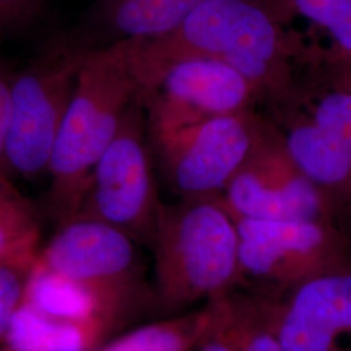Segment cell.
Listing matches in <instances>:
<instances>
[{"instance_id": "obj_10", "label": "cell", "mask_w": 351, "mask_h": 351, "mask_svg": "<svg viewBox=\"0 0 351 351\" xmlns=\"http://www.w3.org/2000/svg\"><path fill=\"white\" fill-rule=\"evenodd\" d=\"M147 129L160 130L252 110L256 90L230 65L188 58L167 65L141 90Z\"/></svg>"}, {"instance_id": "obj_19", "label": "cell", "mask_w": 351, "mask_h": 351, "mask_svg": "<svg viewBox=\"0 0 351 351\" xmlns=\"http://www.w3.org/2000/svg\"><path fill=\"white\" fill-rule=\"evenodd\" d=\"M207 311L177 316L124 335L98 351H193L206 324Z\"/></svg>"}, {"instance_id": "obj_25", "label": "cell", "mask_w": 351, "mask_h": 351, "mask_svg": "<svg viewBox=\"0 0 351 351\" xmlns=\"http://www.w3.org/2000/svg\"><path fill=\"white\" fill-rule=\"evenodd\" d=\"M342 229L346 232V234L350 237L351 239V211L346 215V217L342 221Z\"/></svg>"}, {"instance_id": "obj_6", "label": "cell", "mask_w": 351, "mask_h": 351, "mask_svg": "<svg viewBox=\"0 0 351 351\" xmlns=\"http://www.w3.org/2000/svg\"><path fill=\"white\" fill-rule=\"evenodd\" d=\"M90 47L59 45L13 72L11 112L3 172L34 178L49 175L51 159L78 71Z\"/></svg>"}, {"instance_id": "obj_14", "label": "cell", "mask_w": 351, "mask_h": 351, "mask_svg": "<svg viewBox=\"0 0 351 351\" xmlns=\"http://www.w3.org/2000/svg\"><path fill=\"white\" fill-rule=\"evenodd\" d=\"M113 332L103 322H68L40 314L23 302L13 316L4 351H93Z\"/></svg>"}, {"instance_id": "obj_3", "label": "cell", "mask_w": 351, "mask_h": 351, "mask_svg": "<svg viewBox=\"0 0 351 351\" xmlns=\"http://www.w3.org/2000/svg\"><path fill=\"white\" fill-rule=\"evenodd\" d=\"M150 250L154 293L165 311L206 303L241 285L237 228L217 197L163 203Z\"/></svg>"}, {"instance_id": "obj_20", "label": "cell", "mask_w": 351, "mask_h": 351, "mask_svg": "<svg viewBox=\"0 0 351 351\" xmlns=\"http://www.w3.org/2000/svg\"><path fill=\"white\" fill-rule=\"evenodd\" d=\"M322 82L324 86H298L287 101L351 149V91Z\"/></svg>"}, {"instance_id": "obj_1", "label": "cell", "mask_w": 351, "mask_h": 351, "mask_svg": "<svg viewBox=\"0 0 351 351\" xmlns=\"http://www.w3.org/2000/svg\"><path fill=\"white\" fill-rule=\"evenodd\" d=\"M293 47L262 0H204L173 32L134 43L139 90L163 68L188 58H211L230 65L271 106L288 99L295 85L289 58Z\"/></svg>"}, {"instance_id": "obj_9", "label": "cell", "mask_w": 351, "mask_h": 351, "mask_svg": "<svg viewBox=\"0 0 351 351\" xmlns=\"http://www.w3.org/2000/svg\"><path fill=\"white\" fill-rule=\"evenodd\" d=\"M217 198L234 219L339 224L326 198L290 159L272 121L263 119L250 152Z\"/></svg>"}, {"instance_id": "obj_7", "label": "cell", "mask_w": 351, "mask_h": 351, "mask_svg": "<svg viewBox=\"0 0 351 351\" xmlns=\"http://www.w3.org/2000/svg\"><path fill=\"white\" fill-rule=\"evenodd\" d=\"M147 134L139 97L95 165L73 219L112 226L150 249L163 202L158 194Z\"/></svg>"}, {"instance_id": "obj_22", "label": "cell", "mask_w": 351, "mask_h": 351, "mask_svg": "<svg viewBox=\"0 0 351 351\" xmlns=\"http://www.w3.org/2000/svg\"><path fill=\"white\" fill-rule=\"evenodd\" d=\"M45 0H0V36L29 25L43 8Z\"/></svg>"}, {"instance_id": "obj_11", "label": "cell", "mask_w": 351, "mask_h": 351, "mask_svg": "<svg viewBox=\"0 0 351 351\" xmlns=\"http://www.w3.org/2000/svg\"><path fill=\"white\" fill-rule=\"evenodd\" d=\"M261 297L284 350L351 351V265Z\"/></svg>"}, {"instance_id": "obj_17", "label": "cell", "mask_w": 351, "mask_h": 351, "mask_svg": "<svg viewBox=\"0 0 351 351\" xmlns=\"http://www.w3.org/2000/svg\"><path fill=\"white\" fill-rule=\"evenodd\" d=\"M24 303L50 317L68 322L98 320L113 328L101 314L91 295L68 278L36 263L26 284Z\"/></svg>"}, {"instance_id": "obj_16", "label": "cell", "mask_w": 351, "mask_h": 351, "mask_svg": "<svg viewBox=\"0 0 351 351\" xmlns=\"http://www.w3.org/2000/svg\"><path fill=\"white\" fill-rule=\"evenodd\" d=\"M40 234L33 202L0 172V265L32 272L42 251Z\"/></svg>"}, {"instance_id": "obj_12", "label": "cell", "mask_w": 351, "mask_h": 351, "mask_svg": "<svg viewBox=\"0 0 351 351\" xmlns=\"http://www.w3.org/2000/svg\"><path fill=\"white\" fill-rule=\"evenodd\" d=\"M272 124L290 159L320 191L339 219L351 211V149L326 133L291 101L272 106Z\"/></svg>"}, {"instance_id": "obj_5", "label": "cell", "mask_w": 351, "mask_h": 351, "mask_svg": "<svg viewBox=\"0 0 351 351\" xmlns=\"http://www.w3.org/2000/svg\"><path fill=\"white\" fill-rule=\"evenodd\" d=\"M241 285L277 297L326 272L350 267L351 239L329 220L234 219Z\"/></svg>"}, {"instance_id": "obj_13", "label": "cell", "mask_w": 351, "mask_h": 351, "mask_svg": "<svg viewBox=\"0 0 351 351\" xmlns=\"http://www.w3.org/2000/svg\"><path fill=\"white\" fill-rule=\"evenodd\" d=\"M204 307L206 324L193 351H285L259 294L239 285Z\"/></svg>"}, {"instance_id": "obj_8", "label": "cell", "mask_w": 351, "mask_h": 351, "mask_svg": "<svg viewBox=\"0 0 351 351\" xmlns=\"http://www.w3.org/2000/svg\"><path fill=\"white\" fill-rule=\"evenodd\" d=\"M261 119L249 110L147 132L164 177L180 198L217 197L250 152Z\"/></svg>"}, {"instance_id": "obj_23", "label": "cell", "mask_w": 351, "mask_h": 351, "mask_svg": "<svg viewBox=\"0 0 351 351\" xmlns=\"http://www.w3.org/2000/svg\"><path fill=\"white\" fill-rule=\"evenodd\" d=\"M12 75V71L0 59V172H3L5 141L10 125Z\"/></svg>"}, {"instance_id": "obj_4", "label": "cell", "mask_w": 351, "mask_h": 351, "mask_svg": "<svg viewBox=\"0 0 351 351\" xmlns=\"http://www.w3.org/2000/svg\"><path fill=\"white\" fill-rule=\"evenodd\" d=\"M136 242L112 226L72 219L58 228L37 263L91 295L101 317L116 329L156 303L147 288Z\"/></svg>"}, {"instance_id": "obj_2", "label": "cell", "mask_w": 351, "mask_h": 351, "mask_svg": "<svg viewBox=\"0 0 351 351\" xmlns=\"http://www.w3.org/2000/svg\"><path fill=\"white\" fill-rule=\"evenodd\" d=\"M134 39L90 47L51 159L49 213L58 228L75 216L88 180L141 97Z\"/></svg>"}, {"instance_id": "obj_15", "label": "cell", "mask_w": 351, "mask_h": 351, "mask_svg": "<svg viewBox=\"0 0 351 351\" xmlns=\"http://www.w3.org/2000/svg\"><path fill=\"white\" fill-rule=\"evenodd\" d=\"M204 0H99L98 17L111 43L162 37L181 25Z\"/></svg>"}, {"instance_id": "obj_24", "label": "cell", "mask_w": 351, "mask_h": 351, "mask_svg": "<svg viewBox=\"0 0 351 351\" xmlns=\"http://www.w3.org/2000/svg\"><path fill=\"white\" fill-rule=\"evenodd\" d=\"M322 80L326 84L351 91V62L326 64Z\"/></svg>"}, {"instance_id": "obj_18", "label": "cell", "mask_w": 351, "mask_h": 351, "mask_svg": "<svg viewBox=\"0 0 351 351\" xmlns=\"http://www.w3.org/2000/svg\"><path fill=\"white\" fill-rule=\"evenodd\" d=\"M280 24L303 16L323 27L336 49L326 52V63L351 62V0H262Z\"/></svg>"}, {"instance_id": "obj_21", "label": "cell", "mask_w": 351, "mask_h": 351, "mask_svg": "<svg viewBox=\"0 0 351 351\" xmlns=\"http://www.w3.org/2000/svg\"><path fill=\"white\" fill-rule=\"evenodd\" d=\"M30 272L8 265H0V346L4 345L13 316L25 297Z\"/></svg>"}]
</instances>
